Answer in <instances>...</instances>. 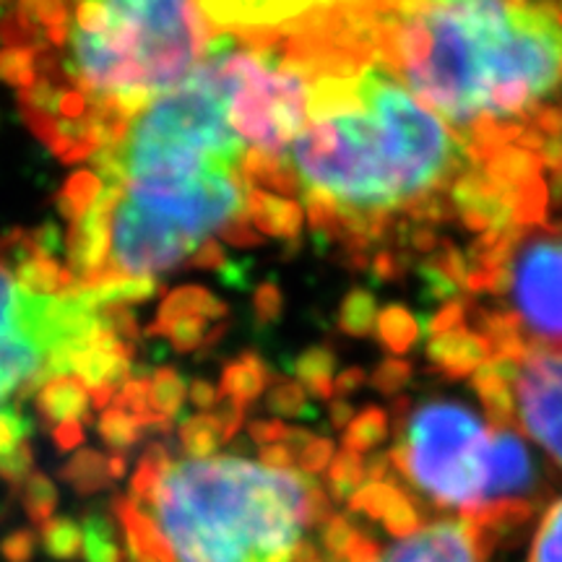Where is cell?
I'll return each instance as SVG.
<instances>
[{
    "label": "cell",
    "instance_id": "7c38bea8",
    "mask_svg": "<svg viewBox=\"0 0 562 562\" xmlns=\"http://www.w3.org/2000/svg\"><path fill=\"white\" fill-rule=\"evenodd\" d=\"M240 170L245 182H248L250 188H258V191L271 188V191L286 195L290 201L292 195L302 193L300 175L292 167L286 154H271L263 149H252L250 146V149H245L243 154Z\"/></svg>",
    "mask_w": 562,
    "mask_h": 562
},
{
    "label": "cell",
    "instance_id": "52a82bcc",
    "mask_svg": "<svg viewBox=\"0 0 562 562\" xmlns=\"http://www.w3.org/2000/svg\"><path fill=\"white\" fill-rule=\"evenodd\" d=\"M516 417L562 467V351L531 349L513 364Z\"/></svg>",
    "mask_w": 562,
    "mask_h": 562
},
{
    "label": "cell",
    "instance_id": "9a60e30c",
    "mask_svg": "<svg viewBox=\"0 0 562 562\" xmlns=\"http://www.w3.org/2000/svg\"><path fill=\"white\" fill-rule=\"evenodd\" d=\"M13 277H16L19 290L34 294V297H63L70 286L79 284L74 273L68 271V266L47 256H34L30 261L19 263L13 269Z\"/></svg>",
    "mask_w": 562,
    "mask_h": 562
},
{
    "label": "cell",
    "instance_id": "4316f807",
    "mask_svg": "<svg viewBox=\"0 0 562 562\" xmlns=\"http://www.w3.org/2000/svg\"><path fill=\"white\" fill-rule=\"evenodd\" d=\"M529 562H562V497L544 510L533 533Z\"/></svg>",
    "mask_w": 562,
    "mask_h": 562
},
{
    "label": "cell",
    "instance_id": "5bb4252c",
    "mask_svg": "<svg viewBox=\"0 0 562 562\" xmlns=\"http://www.w3.org/2000/svg\"><path fill=\"white\" fill-rule=\"evenodd\" d=\"M281 378L273 375L256 351H243L237 360L224 364L222 370V389L220 393L227 398H235L240 404H252L266 391L269 383H279Z\"/></svg>",
    "mask_w": 562,
    "mask_h": 562
},
{
    "label": "cell",
    "instance_id": "7a4b0ae2",
    "mask_svg": "<svg viewBox=\"0 0 562 562\" xmlns=\"http://www.w3.org/2000/svg\"><path fill=\"white\" fill-rule=\"evenodd\" d=\"M372 58L463 140L474 167L518 144L562 89V5H368Z\"/></svg>",
    "mask_w": 562,
    "mask_h": 562
},
{
    "label": "cell",
    "instance_id": "3957f363",
    "mask_svg": "<svg viewBox=\"0 0 562 562\" xmlns=\"http://www.w3.org/2000/svg\"><path fill=\"white\" fill-rule=\"evenodd\" d=\"M396 448L391 467L425 501L490 533L524 524L531 508H505L497 490V427L484 425L469 406L425 402L396 422Z\"/></svg>",
    "mask_w": 562,
    "mask_h": 562
},
{
    "label": "cell",
    "instance_id": "4fadbf2b",
    "mask_svg": "<svg viewBox=\"0 0 562 562\" xmlns=\"http://www.w3.org/2000/svg\"><path fill=\"white\" fill-rule=\"evenodd\" d=\"M91 393L79 378H55L40 391L37 409L45 425H63V422H89Z\"/></svg>",
    "mask_w": 562,
    "mask_h": 562
},
{
    "label": "cell",
    "instance_id": "44dd1931",
    "mask_svg": "<svg viewBox=\"0 0 562 562\" xmlns=\"http://www.w3.org/2000/svg\"><path fill=\"white\" fill-rule=\"evenodd\" d=\"M178 438H180L182 451L191 456V461H209L216 448H220V442H224L214 414H193V417H182L178 425Z\"/></svg>",
    "mask_w": 562,
    "mask_h": 562
},
{
    "label": "cell",
    "instance_id": "ab89813d",
    "mask_svg": "<svg viewBox=\"0 0 562 562\" xmlns=\"http://www.w3.org/2000/svg\"><path fill=\"white\" fill-rule=\"evenodd\" d=\"M214 419L222 430V440L227 442L235 438V435L240 432V427L245 425V404L235 402V398L222 396L220 406L214 409Z\"/></svg>",
    "mask_w": 562,
    "mask_h": 562
},
{
    "label": "cell",
    "instance_id": "30bf717a",
    "mask_svg": "<svg viewBox=\"0 0 562 562\" xmlns=\"http://www.w3.org/2000/svg\"><path fill=\"white\" fill-rule=\"evenodd\" d=\"M245 209L252 227L263 237H279L286 243H300L302 232V206L290 199H279L258 188H250L245 195Z\"/></svg>",
    "mask_w": 562,
    "mask_h": 562
},
{
    "label": "cell",
    "instance_id": "6da1fadb",
    "mask_svg": "<svg viewBox=\"0 0 562 562\" xmlns=\"http://www.w3.org/2000/svg\"><path fill=\"white\" fill-rule=\"evenodd\" d=\"M286 55L307 81V128L292 159L307 188L339 203L341 261L362 271L370 245L396 229L402 214L448 220L453 182L474 167L463 140L370 47L297 34L286 40Z\"/></svg>",
    "mask_w": 562,
    "mask_h": 562
},
{
    "label": "cell",
    "instance_id": "8992f818",
    "mask_svg": "<svg viewBox=\"0 0 562 562\" xmlns=\"http://www.w3.org/2000/svg\"><path fill=\"white\" fill-rule=\"evenodd\" d=\"M112 266L128 277H151L188 263L199 240L125 199L112 216Z\"/></svg>",
    "mask_w": 562,
    "mask_h": 562
},
{
    "label": "cell",
    "instance_id": "f6af8a7d",
    "mask_svg": "<svg viewBox=\"0 0 562 562\" xmlns=\"http://www.w3.org/2000/svg\"><path fill=\"white\" fill-rule=\"evenodd\" d=\"M89 112H91V100L87 94H81V91H76V89L63 91V100L58 108V115L63 117V121H83Z\"/></svg>",
    "mask_w": 562,
    "mask_h": 562
},
{
    "label": "cell",
    "instance_id": "836d02e7",
    "mask_svg": "<svg viewBox=\"0 0 562 562\" xmlns=\"http://www.w3.org/2000/svg\"><path fill=\"white\" fill-rule=\"evenodd\" d=\"M32 430V422L21 414L16 404L0 406V456L13 451L21 442H26Z\"/></svg>",
    "mask_w": 562,
    "mask_h": 562
},
{
    "label": "cell",
    "instance_id": "60d3db41",
    "mask_svg": "<svg viewBox=\"0 0 562 562\" xmlns=\"http://www.w3.org/2000/svg\"><path fill=\"white\" fill-rule=\"evenodd\" d=\"M334 456H336V451H334V442L331 440L315 438L311 446H307L305 451L297 456V463L302 467V472L315 476V474H321L323 469H326L328 463L334 461Z\"/></svg>",
    "mask_w": 562,
    "mask_h": 562
},
{
    "label": "cell",
    "instance_id": "2e32d148",
    "mask_svg": "<svg viewBox=\"0 0 562 562\" xmlns=\"http://www.w3.org/2000/svg\"><path fill=\"white\" fill-rule=\"evenodd\" d=\"M172 467L175 463H172L170 448H167L161 440H151L149 446H146L144 456H140L136 474H133V480H131L133 503H138V505L149 503L154 497V492H157V487H159V482L172 472Z\"/></svg>",
    "mask_w": 562,
    "mask_h": 562
},
{
    "label": "cell",
    "instance_id": "ee69618b",
    "mask_svg": "<svg viewBox=\"0 0 562 562\" xmlns=\"http://www.w3.org/2000/svg\"><path fill=\"white\" fill-rule=\"evenodd\" d=\"M248 435L261 446H277L279 440H286L290 427L281 419H252L248 425Z\"/></svg>",
    "mask_w": 562,
    "mask_h": 562
},
{
    "label": "cell",
    "instance_id": "9c48e42d",
    "mask_svg": "<svg viewBox=\"0 0 562 562\" xmlns=\"http://www.w3.org/2000/svg\"><path fill=\"white\" fill-rule=\"evenodd\" d=\"M427 357L448 378H467L484 368L495 355H492L487 336L463 323V326L451 328V331L432 334L430 344H427Z\"/></svg>",
    "mask_w": 562,
    "mask_h": 562
},
{
    "label": "cell",
    "instance_id": "d4e9b609",
    "mask_svg": "<svg viewBox=\"0 0 562 562\" xmlns=\"http://www.w3.org/2000/svg\"><path fill=\"white\" fill-rule=\"evenodd\" d=\"M368 480L364 472V459L360 453H351L341 448L334 456L331 469H328V490H331V501H351L360 492V484Z\"/></svg>",
    "mask_w": 562,
    "mask_h": 562
},
{
    "label": "cell",
    "instance_id": "d6986e66",
    "mask_svg": "<svg viewBox=\"0 0 562 562\" xmlns=\"http://www.w3.org/2000/svg\"><path fill=\"white\" fill-rule=\"evenodd\" d=\"M102 188H104L102 180L97 178L94 172L89 170L74 172L66 180V186H63V191L55 195V209H58L63 220L74 224L81 214H87V211L94 206L97 199H100Z\"/></svg>",
    "mask_w": 562,
    "mask_h": 562
},
{
    "label": "cell",
    "instance_id": "484cf974",
    "mask_svg": "<svg viewBox=\"0 0 562 562\" xmlns=\"http://www.w3.org/2000/svg\"><path fill=\"white\" fill-rule=\"evenodd\" d=\"M83 554L89 562H123L125 550L117 544L108 516L91 513L83 521Z\"/></svg>",
    "mask_w": 562,
    "mask_h": 562
},
{
    "label": "cell",
    "instance_id": "7dc6e473",
    "mask_svg": "<svg viewBox=\"0 0 562 562\" xmlns=\"http://www.w3.org/2000/svg\"><path fill=\"white\" fill-rule=\"evenodd\" d=\"M258 459L266 469H271V472H290L294 467V461H297V456L290 451V446H263L261 453H258Z\"/></svg>",
    "mask_w": 562,
    "mask_h": 562
},
{
    "label": "cell",
    "instance_id": "83f0119b",
    "mask_svg": "<svg viewBox=\"0 0 562 562\" xmlns=\"http://www.w3.org/2000/svg\"><path fill=\"white\" fill-rule=\"evenodd\" d=\"M42 544L50 558L70 562L83 552V531L70 518H50L42 526Z\"/></svg>",
    "mask_w": 562,
    "mask_h": 562
},
{
    "label": "cell",
    "instance_id": "e575fe53",
    "mask_svg": "<svg viewBox=\"0 0 562 562\" xmlns=\"http://www.w3.org/2000/svg\"><path fill=\"white\" fill-rule=\"evenodd\" d=\"M100 323H102V328H108L112 336H117V339L125 344H136V339L140 336L136 313L125 305L100 307Z\"/></svg>",
    "mask_w": 562,
    "mask_h": 562
},
{
    "label": "cell",
    "instance_id": "8fae6325",
    "mask_svg": "<svg viewBox=\"0 0 562 562\" xmlns=\"http://www.w3.org/2000/svg\"><path fill=\"white\" fill-rule=\"evenodd\" d=\"M229 307L227 302H222L220 297H214L206 286H180V290L170 292L165 297V302L159 305L157 311V318H154L149 326H146V336H161L165 334V328L170 326V323L186 318V315H201V318H220L224 321L227 318Z\"/></svg>",
    "mask_w": 562,
    "mask_h": 562
},
{
    "label": "cell",
    "instance_id": "74e56055",
    "mask_svg": "<svg viewBox=\"0 0 562 562\" xmlns=\"http://www.w3.org/2000/svg\"><path fill=\"white\" fill-rule=\"evenodd\" d=\"M252 313H256L258 326H271V323L281 318L284 297H281V290L273 281H263V284L256 286V292H252Z\"/></svg>",
    "mask_w": 562,
    "mask_h": 562
},
{
    "label": "cell",
    "instance_id": "cb8c5ba5",
    "mask_svg": "<svg viewBox=\"0 0 562 562\" xmlns=\"http://www.w3.org/2000/svg\"><path fill=\"white\" fill-rule=\"evenodd\" d=\"M378 326V305L372 292L351 290L339 307V328L347 336L364 339Z\"/></svg>",
    "mask_w": 562,
    "mask_h": 562
},
{
    "label": "cell",
    "instance_id": "ffe728a7",
    "mask_svg": "<svg viewBox=\"0 0 562 562\" xmlns=\"http://www.w3.org/2000/svg\"><path fill=\"white\" fill-rule=\"evenodd\" d=\"M378 339L391 355H406L419 339V323L404 305H389L378 313Z\"/></svg>",
    "mask_w": 562,
    "mask_h": 562
},
{
    "label": "cell",
    "instance_id": "ba28073f",
    "mask_svg": "<svg viewBox=\"0 0 562 562\" xmlns=\"http://www.w3.org/2000/svg\"><path fill=\"white\" fill-rule=\"evenodd\" d=\"M112 216L115 214H110V211H104L94 203V206H91L87 214H81L66 232L68 271L74 273V279L81 281L83 286L94 284V281L108 271V266L112 261Z\"/></svg>",
    "mask_w": 562,
    "mask_h": 562
},
{
    "label": "cell",
    "instance_id": "4dcf8cb0",
    "mask_svg": "<svg viewBox=\"0 0 562 562\" xmlns=\"http://www.w3.org/2000/svg\"><path fill=\"white\" fill-rule=\"evenodd\" d=\"M97 430H100L102 440L112 448V453H125L140 440V425L131 414L121 409L102 412L100 422H97Z\"/></svg>",
    "mask_w": 562,
    "mask_h": 562
},
{
    "label": "cell",
    "instance_id": "d6a6232c",
    "mask_svg": "<svg viewBox=\"0 0 562 562\" xmlns=\"http://www.w3.org/2000/svg\"><path fill=\"white\" fill-rule=\"evenodd\" d=\"M161 336H167L172 344V349L182 351V355H188V351L199 347H209L206 318H201V315H186V318L170 323Z\"/></svg>",
    "mask_w": 562,
    "mask_h": 562
},
{
    "label": "cell",
    "instance_id": "f5cc1de1",
    "mask_svg": "<svg viewBox=\"0 0 562 562\" xmlns=\"http://www.w3.org/2000/svg\"><path fill=\"white\" fill-rule=\"evenodd\" d=\"M108 467H110L112 480H123L125 472H128V456H125V453H110L108 456Z\"/></svg>",
    "mask_w": 562,
    "mask_h": 562
},
{
    "label": "cell",
    "instance_id": "1f68e13d",
    "mask_svg": "<svg viewBox=\"0 0 562 562\" xmlns=\"http://www.w3.org/2000/svg\"><path fill=\"white\" fill-rule=\"evenodd\" d=\"M266 404L269 409L277 414V417H300V419H315L318 414L311 404H307L305 389L300 383L292 381H279L266 396Z\"/></svg>",
    "mask_w": 562,
    "mask_h": 562
},
{
    "label": "cell",
    "instance_id": "816d5d0a",
    "mask_svg": "<svg viewBox=\"0 0 562 562\" xmlns=\"http://www.w3.org/2000/svg\"><path fill=\"white\" fill-rule=\"evenodd\" d=\"M328 414H331V425L336 427V430H344V427L351 425V419L357 417L355 406H351L347 398H334L331 409H328Z\"/></svg>",
    "mask_w": 562,
    "mask_h": 562
},
{
    "label": "cell",
    "instance_id": "603a6c76",
    "mask_svg": "<svg viewBox=\"0 0 562 562\" xmlns=\"http://www.w3.org/2000/svg\"><path fill=\"white\" fill-rule=\"evenodd\" d=\"M186 381L175 368H159L149 381V402L151 409L167 419L182 417V404H186Z\"/></svg>",
    "mask_w": 562,
    "mask_h": 562
},
{
    "label": "cell",
    "instance_id": "8d00e7d4",
    "mask_svg": "<svg viewBox=\"0 0 562 562\" xmlns=\"http://www.w3.org/2000/svg\"><path fill=\"white\" fill-rule=\"evenodd\" d=\"M409 378L412 364L398 360V357H391V360H383L378 364V370L372 372V389L385 393V396H396V393L409 383Z\"/></svg>",
    "mask_w": 562,
    "mask_h": 562
},
{
    "label": "cell",
    "instance_id": "7bdbcfd3",
    "mask_svg": "<svg viewBox=\"0 0 562 562\" xmlns=\"http://www.w3.org/2000/svg\"><path fill=\"white\" fill-rule=\"evenodd\" d=\"M227 266V256H224L222 245L216 240H203L193 258L188 261V269H206V271H222Z\"/></svg>",
    "mask_w": 562,
    "mask_h": 562
},
{
    "label": "cell",
    "instance_id": "f35d334b",
    "mask_svg": "<svg viewBox=\"0 0 562 562\" xmlns=\"http://www.w3.org/2000/svg\"><path fill=\"white\" fill-rule=\"evenodd\" d=\"M220 235H222V240L235 245V248H258V245L263 243V235H258V229L250 224L248 211L240 216H235L229 224H224V227L220 229Z\"/></svg>",
    "mask_w": 562,
    "mask_h": 562
},
{
    "label": "cell",
    "instance_id": "277c9868",
    "mask_svg": "<svg viewBox=\"0 0 562 562\" xmlns=\"http://www.w3.org/2000/svg\"><path fill=\"white\" fill-rule=\"evenodd\" d=\"M469 286L503 294L529 349L562 347V227H508L476 245Z\"/></svg>",
    "mask_w": 562,
    "mask_h": 562
},
{
    "label": "cell",
    "instance_id": "5b68a950",
    "mask_svg": "<svg viewBox=\"0 0 562 562\" xmlns=\"http://www.w3.org/2000/svg\"><path fill=\"white\" fill-rule=\"evenodd\" d=\"M490 533L467 518H440L381 547L368 533H357L347 554L328 562H487Z\"/></svg>",
    "mask_w": 562,
    "mask_h": 562
},
{
    "label": "cell",
    "instance_id": "bcb514c9",
    "mask_svg": "<svg viewBox=\"0 0 562 562\" xmlns=\"http://www.w3.org/2000/svg\"><path fill=\"white\" fill-rule=\"evenodd\" d=\"M32 237H34V243H37L42 256H47V258L58 256V252H63V245H66V240H63V232L58 229V224H53V222H45L42 227L32 229Z\"/></svg>",
    "mask_w": 562,
    "mask_h": 562
},
{
    "label": "cell",
    "instance_id": "c3c4849f",
    "mask_svg": "<svg viewBox=\"0 0 562 562\" xmlns=\"http://www.w3.org/2000/svg\"><path fill=\"white\" fill-rule=\"evenodd\" d=\"M188 396H191V404L199 406V409H203V412L216 409V406H220V402H222V393L216 391L209 381H201V378H195V381H191Z\"/></svg>",
    "mask_w": 562,
    "mask_h": 562
},
{
    "label": "cell",
    "instance_id": "f1b7e54d",
    "mask_svg": "<svg viewBox=\"0 0 562 562\" xmlns=\"http://www.w3.org/2000/svg\"><path fill=\"white\" fill-rule=\"evenodd\" d=\"M37 55V47H3L0 50V81L16 87L19 91L34 87L40 79Z\"/></svg>",
    "mask_w": 562,
    "mask_h": 562
},
{
    "label": "cell",
    "instance_id": "681fc988",
    "mask_svg": "<svg viewBox=\"0 0 562 562\" xmlns=\"http://www.w3.org/2000/svg\"><path fill=\"white\" fill-rule=\"evenodd\" d=\"M53 442L60 451H74L83 442V425L81 422H63L53 427Z\"/></svg>",
    "mask_w": 562,
    "mask_h": 562
},
{
    "label": "cell",
    "instance_id": "ac0fdd59",
    "mask_svg": "<svg viewBox=\"0 0 562 562\" xmlns=\"http://www.w3.org/2000/svg\"><path fill=\"white\" fill-rule=\"evenodd\" d=\"M60 476L79 492V495H94V492L104 490L112 482L108 456H102L100 451H91V448H83V451L76 453L74 459L60 469Z\"/></svg>",
    "mask_w": 562,
    "mask_h": 562
},
{
    "label": "cell",
    "instance_id": "f907efd6",
    "mask_svg": "<svg viewBox=\"0 0 562 562\" xmlns=\"http://www.w3.org/2000/svg\"><path fill=\"white\" fill-rule=\"evenodd\" d=\"M364 378H368V375H364L362 368L344 370L341 375H336V381H334V396L344 398V396H349V393H355L357 389H362Z\"/></svg>",
    "mask_w": 562,
    "mask_h": 562
},
{
    "label": "cell",
    "instance_id": "b9f144b4",
    "mask_svg": "<svg viewBox=\"0 0 562 562\" xmlns=\"http://www.w3.org/2000/svg\"><path fill=\"white\" fill-rule=\"evenodd\" d=\"M34 550H37V537L26 529L9 533L0 542V552H3V558L9 562H30L34 558Z\"/></svg>",
    "mask_w": 562,
    "mask_h": 562
},
{
    "label": "cell",
    "instance_id": "d590c367",
    "mask_svg": "<svg viewBox=\"0 0 562 562\" xmlns=\"http://www.w3.org/2000/svg\"><path fill=\"white\" fill-rule=\"evenodd\" d=\"M34 467V451L30 442H21L13 451L0 456V480H5L11 487H19L32 476Z\"/></svg>",
    "mask_w": 562,
    "mask_h": 562
},
{
    "label": "cell",
    "instance_id": "e0dca14e",
    "mask_svg": "<svg viewBox=\"0 0 562 562\" xmlns=\"http://www.w3.org/2000/svg\"><path fill=\"white\" fill-rule=\"evenodd\" d=\"M334 370L336 355L328 347L305 349L297 357V362H294V372H297L300 383L321 402L334 396Z\"/></svg>",
    "mask_w": 562,
    "mask_h": 562
},
{
    "label": "cell",
    "instance_id": "7402d4cb",
    "mask_svg": "<svg viewBox=\"0 0 562 562\" xmlns=\"http://www.w3.org/2000/svg\"><path fill=\"white\" fill-rule=\"evenodd\" d=\"M389 438V417L378 406H364L362 412H357V417L351 419V425L344 432V448L351 453H364L372 451L375 446Z\"/></svg>",
    "mask_w": 562,
    "mask_h": 562
},
{
    "label": "cell",
    "instance_id": "f546056e",
    "mask_svg": "<svg viewBox=\"0 0 562 562\" xmlns=\"http://www.w3.org/2000/svg\"><path fill=\"white\" fill-rule=\"evenodd\" d=\"M55 505H58V490H55L53 480L47 474L34 472L24 482V510L30 516V521L45 526L50 521Z\"/></svg>",
    "mask_w": 562,
    "mask_h": 562
}]
</instances>
